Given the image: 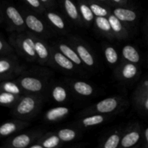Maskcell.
I'll list each match as a JSON object with an SVG mask.
<instances>
[{
  "instance_id": "1",
  "label": "cell",
  "mask_w": 148,
  "mask_h": 148,
  "mask_svg": "<svg viewBox=\"0 0 148 148\" xmlns=\"http://www.w3.org/2000/svg\"><path fill=\"white\" fill-rule=\"evenodd\" d=\"M41 96L33 93L23 95L13 106L12 115L23 121L33 119L40 109L43 103V98Z\"/></svg>"
},
{
  "instance_id": "2",
  "label": "cell",
  "mask_w": 148,
  "mask_h": 148,
  "mask_svg": "<svg viewBox=\"0 0 148 148\" xmlns=\"http://www.w3.org/2000/svg\"><path fill=\"white\" fill-rule=\"evenodd\" d=\"M10 43L13 46L16 52L29 62L38 61L35 43V33H15L10 37Z\"/></svg>"
},
{
  "instance_id": "3",
  "label": "cell",
  "mask_w": 148,
  "mask_h": 148,
  "mask_svg": "<svg viewBox=\"0 0 148 148\" xmlns=\"http://www.w3.org/2000/svg\"><path fill=\"white\" fill-rule=\"evenodd\" d=\"M4 14L8 25L9 30L17 33L23 32L26 27L25 20L23 13L13 5H7L4 9Z\"/></svg>"
},
{
  "instance_id": "4",
  "label": "cell",
  "mask_w": 148,
  "mask_h": 148,
  "mask_svg": "<svg viewBox=\"0 0 148 148\" xmlns=\"http://www.w3.org/2000/svg\"><path fill=\"white\" fill-rule=\"evenodd\" d=\"M23 67L20 66L16 55L12 56H1L0 59V77L2 81L7 80L20 74Z\"/></svg>"
},
{
  "instance_id": "5",
  "label": "cell",
  "mask_w": 148,
  "mask_h": 148,
  "mask_svg": "<svg viewBox=\"0 0 148 148\" xmlns=\"http://www.w3.org/2000/svg\"><path fill=\"white\" fill-rule=\"evenodd\" d=\"M132 101L138 112L148 116V77L143 79L137 85L132 95Z\"/></svg>"
},
{
  "instance_id": "6",
  "label": "cell",
  "mask_w": 148,
  "mask_h": 148,
  "mask_svg": "<svg viewBox=\"0 0 148 148\" xmlns=\"http://www.w3.org/2000/svg\"><path fill=\"white\" fill-rule=\"evenodd\" d=\"M23 14L24 16L27 28L30 32L41 38H48L51 36V33L48 28L46 23L40 18L38 15L27 10H23Z\"/></svg>"
},
{
  "instance_id": "7",
  "label": "cell",
  "mask_w": 148,
  "mask_h": 148,
  "mask_svg": "<svg viewBox=\"0 0 148 148\" xmlns=\"http://www.w3.org/2000/svg\"><path fill=\"white\" fill-rule=\"evenodd\" d=\"M23 91L28 93L42 95L46 90V85L45 81L41 78L31 75H24L16 79Z\"/></svg>"
},
{
  "instance_id": "8",
  "label": "cell",
  "mask_w": 148,
  "mask_h": 148,
  "mask_svg": "<svg viewBox=\"0 0 148 148\" xmlns=\"http://www.w3.org/2000/svg\"><path fill=\"white\" fill-rule=\"evenodd\" d=\"M122 101L119 97H110L99 101L98 103L85 111L86 114H109L114 113L121 106Z\"/></svg>"
},
{
  "instance_id": "9",
  "label": "cell",
  "mask_w": 148,
  "mask_h": 148,
  "mask_svg": "<svg viewBox=\"0 0 148 148\" xmlns=\"http://www.w3.org/2000/svg\"><path fill=\"white\" fill-rule=\"evenodd\" d=\"M41 137L39 132L23 133L10 138L5 142L6 147L8 148H25L27 147L35 141H37Z\"/></svg>"
},
{
  "instance_id": "10",
  "label": "cell",
  "mask_w": 148,
  "mask_h": 148,
  "mask_svg": "<svg viewBox=\"0 0 148 148\" xmlns=\"http://www.w3.org/2000/svg\"><path fill=\"white\" fill-rule=\"evenodd\" d=\"M70 45L75 49L85 66L92 68L95 65V59L90 49L86 44L78 39L73 38L70 42Z\"/></svg>"
},
{
  "instance_id": "11",
  "label": "cell",
  "mask_w": 148,
  "mask_h": 148,
  "mask_svg": "<svg viewBox=\"0 0 148 148\" xmlns=\"http://www.w3.org/2000/svg\"><path fill=\"white\" fill-rule=\"evenodd\" d=\"M140 74V69L137 64L125 61L119 65L116 75L119 79L122 81L132 80Z\"/></svg>"
},
{
  "instance_id": "12",
  "label": "cell",
  "mask_w": 148,
  "mask_h": 148,
  "mask_svg": "<svg viewBox=\"0 0 148 148\" xmlns=\"http://www.w3.org/2000/svg\"><path fill=\"white\" fill-rule=\"evenodd\" d=\"M36 51L38 56V62L42 65H48L51 63V47L45 42L43 38L35 34Z\"/></svg>"
},
{
  "instance_id": "13",
  "label": "cell",
  "mask_w": 148,
  "mask_h": 148,
  "mask_svg": "<svg viewBox=\"0 0 148 148\" xmlns=\"http://www.w3.org/2000/svg\"><path fill=\"white\" fill-rule=\"evenodd\" d=\"M51 62L64 70L69 71V72L75 70L76 66L75 63L72 62L69 58L66 57L64 53H62L57 48H51Z\"/></svg>"
},
{
  "instance_id": "14",
  "label": "cell",
  "mask_w": 148,
  "mask_h": 148,
  "mask_svg": "<svg viewBox=\"0 0 148 148\" xmlns=\"http://www.w3.org/2000/svg\"><path fill=\"white\" fill-rule=\"evenodd\" d=\"M141 137L142 130L140 126L137 125L136 127H132L121 137L120 147L124 148L133 147L138 143Z\"/></svg>"
},
{
  "instance_id": "15",
  "label": "cell",
  "mask_w": 148,
  "mask_h": 148,
  "mask_svg": "<svg viewBox=\"0 0 148 148\" xmlns=\"http://www.w3.org/2000/svg\"><path fill=\"white\" fill-rule=\"evenodd\" d=\"M108 18L109 20L114 37L117 39H119V40L127 38L129 36V32L127 30V27H126L125 23H123L118 17H116L113 14V12H111L108 16Z\"/></svg>"
},
{
  "instance_id": "16",
  "label": "cell",
  "mask_w": 148,
  "mask_h": 148,
  "mask_svg": "<svg viewBox=\"0 0 148 148\" xmlns=\"http://www.w3.org/2000/svg\"><path fill=\"white\" fill-rule=\"evenodd\" d=\"M55 47L57 48L62 53H64L66 57L74 62L76 66H81V67L85 66L78 53L70 44H67L64 42H58Z\"/></svg>"
},
{
  "instance_id": "17",
  "label": "cell",
  "mask_w": 148,
  "mask_h": 148,
  "mask_svg": "<svg viewBox=\"0 0 148 148\" xmlns=\"http://www.w3.org/2000/svg\"><path fill=\"white\" fill-rule=\"evenodd\" d=\"M112 12L116 17H118L125 24L134 23L137 19V12L134 10L127 7L117 6L113 10Z\"/></svg>"
},
{
  "instance_id": "18",
  "label": "cell",
  "mask_w": 148,
  "mask_h": 148,
  "mask_svg": "<svg viewBox=\"0 0 148 148\" xmlns=\"http://www.w3.org/2000/svg\"><path fill=\"white\" fill-rule=\"evenodd\" d=\"M27 121L21 119L6 122L0 127V135L1 137H8L27 127Z\"/></svg>"
},
{
  "instance_id": "19",
  "label": "cell",
  "mask_w": 148,
  "mask_h": 148,
  "mask_svg": "<svg viewBox=\"0 0 148 148\" xmlns=\"http://www.w3.org/2000/svg\"><path fill=\"white\" fill-rule=\"evenodd\" d=\"M62 4L66 15L71 20L79 25H82V24H84L78 7L72 0H63Z\"/></svg>"
},
{
  "instance_id": "20",
  "label": "cell",
  "mask_w": 148,
  "mask_h": 148,
  "mask_svg": "<svg viewBox=\"0 0 148 148\" xmlns=\"http://www.w3.org/2000/svg\"><path fill=\"white\" fill-rule=\"evenodd\" d=\"M43 13L46 20L53 26V28L58 31L64 32V33L66 31V23L60 14L51 10H47V9Z\"/></svg>"
},
{
  "instance_id": "21",
  "label": "cell",
  "mask_w": 148,
  "mask_h": 148,
  "mask_svg": "<svg viewBox=\"0 0 148 148\" xmlns=\"http://www.w3.org/2000/svg\"><path fill=\"white\" fill-rule=\"evenodd\" d=\"M70 112L69 108L65 106H58L51 108L44 114V119L49 122L59 121L64 118Z\"/></svg>"
},
{
  "instance_id": "22",
  "label": "cell",
  "mask_w": 148,
  "mask_h": 148,
  "mask_svg": "<svg viewBox=\"0 0 148 148\" xmlns=\"http://www.w3.org/2000/svg\"><path fill=\"white\" fill-rule=\"evenodd\" d=\"M77 7L84 24L90 25L92 22L95 21V16L92 12L87 0H79Z\"/></svg>"
},
{
  "instance_id": "23",
  "label": "cell",
  "mask_w": 148,
  "mask_h": 148,
  "mask_svg": "<svg viewBox=\"0 0 148 148\" xmlns=\"http://www.w3.org/2000/svg\"><path fill=\"white\" fill-rule=\"evenodd\" d=\"M95 24L98 31L102 33L104 36L110 39L115 38L108 17H95Z\"/></svg>"
},
{
  "instance_id": "24",
  "label": "cell",
  "mask_w": 148,
  "mask_h": 148,
  "mask_svg": "<svg viewBox=\"0 0 148 148\" xmlns=\"http://www.w3.org/2000/svg\"><path fill=\"white\" fill-rule=\"evenodd\" d=\"M72 89L77 95L84 97H89L94 93V88L90 84L80 80L72 81Z\"/></svg>"
},
{
  "instance_id": "25",
  "label": "cell",
  "mask_w": 148,
  "mask_h": 148,
  "mask_svg": "<svg viewBox=\"0 0 148 148\" xmlns=\"http://www.w3.org/2000/svg\"><path fill=\"white\" fill-rule=\"evenodd\" d=\"M121 55L124 59L127 62L138 64L141 61L140 54L137 49L132 45H126L123 47Z\"/></svg>"
},
{
  "instance_id": "26",
  "label": "cell",
  "mask_w": 148,
  "mask_h": 148,
  "mask_svg": "<svg viewBox=\"0 0 148 148\" xmlns=\"http://www.w3.org/2000/svg\"><path fill=\"white\" fill-rule=\"evenodd\" d=\"M36 142L41 145L43 148L56 147L62 143L57 134L55 133H48L45 136H41Z\"/></svg>"
},
{
  "instance_id": "27",
  "label": "cell",
  "mask_w": 148,
  "mask_h": 148,
  "mask_svg": "<svg viewBox=\"0 0 148 148\" xmlns=\"http://www.w3.org/2000/svg\"><path fill=\"white\" fill-rule=\"evenodd\" d=\"M107 116L105 114H95L92 115L88 116L79 122V126L81 127H90L101 124L106 120Z\"/></svg>"
},
{
  "instance_id": "28",
  "label": "cell",
  "mask_w": 148,
  "mask_h": 148,
  "mask_svg": "<svg viewBox=\"0 0 148 148\" xmlns=\"http://www.w3.org/2000/svg\"><path fill=\"white\" fill-rule=\"evenodd\" d=\"M51 98L56 102L64 103L68 98V91L65 87L62 85H56L51 90Z\"/></svg>"
},
{
  "instance_id": "29",
  "label": "cell",
  "mask_w": 148,
  "mask_h": 148,
  "mask_svg": "<svg viewBox=\"0 0 148 148\" xmlns=\"http://www.w3.org/2000/svg\"><path fill=\"white\" fill-rule=\"evenodd\" d=\"M95 17H108L111 13L108 7L100 4L96 0H87Z\"/></svg>"
},
{
  "instance_id": "30",
  "label": "cell",
  "mask_w": 148,
  "mask_h": 148,
  "mask_svg": "<svg viewBox=\"0 0 148 148\" xmlns=\"http://www.w3.org/2000/svg\"><path fill=\"white\" fill-rule=\"evenodd\" d=\"M21 96L22 95H16L6 91H1L0 94V103L5 106L13 108Z\"/></svg>"
},
{
  "instance_id": "31",
  "label": "cell",
  "mask_w": 148,
  "mask_h": 148,
  "mask_svg": "<svg viewBox=\"0 0 148 148\" xmlns=\"http://www.w3.org/2000/svg\"><path fill=\"white\" fill-rule=\"evenodd\" d=\"M1 91H6V92H11V93L16 94V95H23V90L22 89L20 85L16 82V80H4L1 84Z\"/></svg>"
},
{
  "instance_id": "32",
  "label": "cell",
  "mask_w": 148,
  "mask_h": 148,
  "mask_svg": "<svg viewBox=\"0 0 148 148\" xmlns=\"http://www.w3.org/2000/svg\"><path fill=\"white\" fill-rule=\"evenodd\" d=\"M103 52L106 59L109 64L114 65L118 62V53L113 46H109V45H106L103 47Z\"/></svg>"
},
{
  "instance_id": "33",
  "label": "cell",
  "mask_w": 148,
  "mask_h": 148,
  "mask_svg": "<svg viewBox=\"0 0 148 148\" xmlns=\"http://www.w3.org/2000/svg\"><path fill=\"white\" fill-rule=\"evenodd\" d=\"M121 135L115 132L110 134L105 141L101 145V147L103 148H117L121 143Z\"/></svg>"
},
{
  "instance_id": "34",
  "label": "cell",
  "mask_w": 148,
  "mask_h": 148,
  "mask_svg": "<svg viewBox=\"0 0 148 148\" xmlns=\"http://www.w3.org/2000/svg\"><path fill=\"white\" fill-rule=\"evenodd\" d=\"M57 135L62 140V143H66V142H70L75 140L77 137V132L72 129H62L57 132Z\"/></svg>"
},
{
  "instance_id": "35",
  "label": "cell",
  "mask_w": 148,
  "mask_h": 148,
  "mask_svg": "<svg viewBox=\"0 0 148 148\" xmlns=\"http://www.w3.org/2000/svg\"><path fill=\"white\" fill-rule=\"evenodd\" d=\"M14 51H16L14 48L10 43H8L4 38L1 37L0 39V56H14Z\"/></svg>"
},
{
  "instance_id": "36",
  "label": "cell",
  "mask_w": 148,
  "mask_h": 148,
  "mask_svg": "<svg viewBox=\"0 0 148 148\" xmlns=\"http://www.w3.org/2000/svg\"><path fill=\"white\" fill-rule=\"evenodd\" d=\"M27 5L30 6L32 9L38 13H43L46 11V8L40 0H24Z\"/></svg>"
},
{
  "instance_id": "37",
  "label": "cell",
  "mask_w": 148,
  "mask_h": 148,
  "mask_svg": "<svg viewBox=\"0 0 148 148\" xmlns=\"http://www.w3.org/2000/svg\"><path fill=\"white\" fill-rule=\"evenodd\" d=\"M40 1L47 10L52 8L55 6V0H40Z\"/></svg>"
},
{
  "instance_id": "38",
  "label": "cell",
  "mask_w": 148,
  "mask_h": 148,
  "mask_svg": "<svg viewBox=\"0 0 148 148\" xmlns=\"http://www.w3.org/2000/svg\"><path fill=\"white\" fill-rule=\"evenodd\" d=\"M113 4L116 6H121V7H126L129 2V0H110Z\"/></svg>"
},
{
  "instance_id": "39",
  "label": "cell",
  "mask_w": 148,
  "mask_h": 148,
  "mask_svg": "<svg viewBox=\"0 0 148 148\" xmlns=\"http://www.w3.org/2000/svg\"><path fill=\"white\" fill-rule=\"evenodd\" d=\"M144 140L145 142L146 146L148 147V127H147L144 131Z\"/></svg>"
},
{
  "instance_id": "40",
  "label": "cell",
  "mask_w": 148,
  "mask_h": 148,
  "mask_svg": "<svg viewBox=\"0 0 148 148\" xmlns=\"http://www.w3.org/2000/svg\"><path fill=\"white\" fill-rule=\"evenodd\" d=\"M96 1H99V2H101V3H104V4H113L112 2H111L110 0H96Z\"/></svg>"
},
{
  "instance_id": "41",
  "label": "cell",
  "mask_w": 148,
  "mask_h": 148,
  "mask_svg": "<svg viewBox=\"0 0 148 148\" xmlns=\"http://www.w3.org/2000/svg\"><path fill=\"white\" fill-rule=\"evenodd\" d=\"M146 36H147V42H148V21L147 23V25H146Z\"/></svg>"
}]
</instances>
